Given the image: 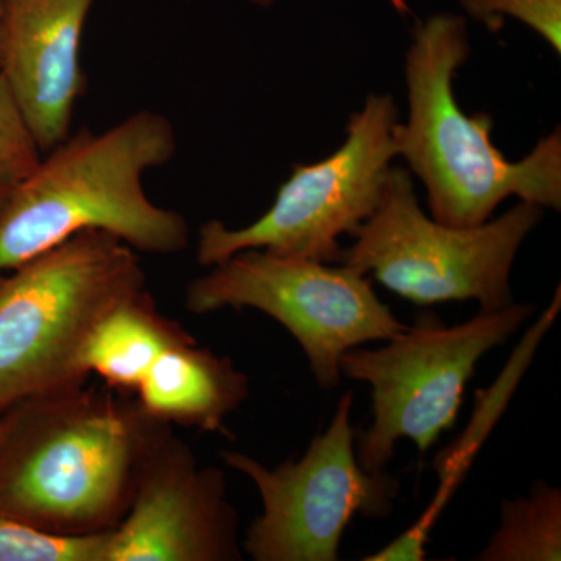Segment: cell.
Instances as JSON below:
<instances>
[{"mask_svg": "<svg viewBox=\"0 0 561 561\" xmlns=\"http://www.w3.org/2000/svg\"><path fill=\"white\" fill-rule=\"evenodd\" d=\"M14 405L0 426V515L54 534L114 529L161 421L83 382Z\"/></svg>", "mask_w": 561, "mask_h": 561, "instance_id": "cell-1", "label": "cell"}, {"mask_svg": "<svg viewBox=\"0 0 561 561\" xmlns=\"http://www.w3.org/2000/svg\"><path fill=\"white\" fill-rule=\"evenodd\" d=\"M470 55L467 21L453 13L420 22L405 51L409 116L394 125V144L426 190L432 219L478 227L511 197L560 213V128L522 161H508L491 139L493 117L470 116L457 102L454 80Z\"/></svg>", "mask_w": 561, "mask_h": 561, "instance_id": "cell-2", "label": "cell"}, {"mask_svg": "<svg viewBox=\"0 0 561 561\" xmlns=\"http://www.w3.org/2000/svg\"><path fill=\"white\" fill-rule=\"evenodd\" d=\"M175 153L172 122L151 110L102 133L69 135L0 210V276L84 231L108 232L142 253L186 249L187 221L144 187L146 173Z\"/></svg>", "mask_w": 561, "mask_h": 561, "instance_id": "cell-3", "label": "cell"}, {"mask_svg": "<svg viewBox=\"0 0 561 561\" xmlns=\"http://www.w3.org/2000/svg\"><path fill=\"white\" fill-rule=\"evenodd\" d=\"M142 290L136 251L103 231L72 236L0 276V412L84 382L92 330Z\"/></svg>", "mask_w": 561, "mask_h": 561, "instance_id": "cell-4", "label": "cell"}, {"mask_svg": "<svg viewBox=\"0 0 561 561\" xmlns=\"http://www.w3.org/2000/svg\"><path fill=\"white\" fill-rule=\"evenodd\" d=\"M545 208L519 201L478 227L443 225L424 214L411 172L391 169L378 210L354 232L337 264L376 279L419 306L474 300L482 312L512 306L511 275Z\"/></svg>", "mask_w": 561, "mask_h": 561, "instance_id": "cell-5", "label": "cell"}, {"mask_svg": "<svg viewBox=\"0 0 561 561\" xmlns=\"http://www.w3.org/2000/svg\"><path fill=\"white\" fill-rule=\"evenodd\" d=\"M535 309L513 302L457 327H445L435 313H421L381 348L345 351L339 360L342 375L371 387V426L354 431L360 467L383 471L401 438L415 443L421 457L430 451L442 432L456 424L478 362L507 342Z\"/></svg>", "mask_w": 561, "mask_h": 561, "instance_id": "cell-6", "label": "cell"}, {"mask_svg": "<svg viewBox=\"0 0 561 561\" xmlns=\"http://www.w3.org/2000/svg\"><path fill=\"white\" fill-rule=\"evenodd\" d=\"M390 94H370L351 114L345 142L313 164H294L275 202L242 228L209 220L198 231L197 261L220 264L243 250L337 264L343 234L353 236L381 205L398 157L393 128L400 121Z\"/></svg>", "mask_w": 561, "mask_h": 561, "instance_id": "cell-7", "label": "cell"}, {"mask_svg": "<svg viewBox=\"0 0 561 561\" xmlns=\"http://www.w3.org/2000/svg\"><path fill=\"white\" fill-rule=\"evenodd\" d=\"M194 313L251 308L267 313L300 343L317 386H341L345 351L387 342L408 330L379 300L367 275L342 264L243 250L192 280Z\"/></svg>", "mask_w": 561, "mask_h": 561, "instance_id": "cell-8", "label": "cell"}, {"mask_svg": "<svg viewBox=\"0 0 561 561\" xmlns=\"http://www.w3.org/2000/svg\"><path fill=\"white\" fill-rule=\"evenodd\" d=\"M353 391L339 400L328 430L300 460L267 468L243 453L221 459L256 485L264 512L247 531L245 552L256 561H335L354 515H391L400 483L386 471L360 467L351 427Z\"/></svg>", "mask_w": 561, "mask_h": 561, "instance_id": "cell-9", "label": "cell"}, {"mask_svg": "<svg viewBox=\"0 0 561 561\" xmlns=\"http://www.w3.org/2000/svg\"><path fill=\"white\" fill-rule=\"evenodd\" d=\"M224 472L198 468L186 446L160 435L128 512L110 530L105 561L242 560L238 515Z\"/></svg>", "mask_w": 561, "mask_h": 561, "instance_id": "cell-10", "label": "cell"}, {"mask_svg": "<svg viewBox=\"0 0 561 561\" xmlns=\"http://www.w3.org/2000/svg\"><path fill=\"white\" fill-rule=\"evenodd\" d=\"M95 0H5L0 79L41 150L69 136L84 90L81 39Z\"/></svg>", "mask_w": 561, "mask_h": 561, "instance_id": "cell-11", "label": "cell"}, {"mask_svg": "<svg viewBox=\"0 0 561 561\" xmlns=\"http://www.w3.org/2000/svg\"><path fill=\"white\" fill-rule=\"evenodd\" d=\"M136 391L153 420L224 432L225 419L249 397V379L231 359L197 348L192 339L164 351Z\"/></svg>", "mask_w": 561, "mask_h": 561, "instance_id": "cell-12", "label": "cell"}, {"mask_svg": "<svg viewBox=\"0 0 561 561\" xmlns=\"http://www.w3.org/2000/svg\"><path fill=\"white\" fill-rule=\"evenodd\" d=\"M192 341L179 324L154 311L146 290L111 309L92 330L81 365L114 389L136 390L164 351Z\"/></svg>", "mask_w": 561, "mask_h": 561, "instance_id": "cell-13", "label": "cell"}, {"mask_svg": "<svg viewBox=\"0 0 561 561\" xmlns=\"http://www.w3.org/2000/svg\"><path fill=\"white\" fill-rule=\"evenodd\" d=\"M479 561H560L561 491L537 481L530 496L504 501L501 526Z\"/></svg>", "mask_w": 561, "mask_h": 561, "instance_id": "cell-14", "label": "cell"}, {"mask_svg": "<svg viewBox=\"0 0 561 561\" xmlns=\"http://www.w3.org/2000/svg\"><path fill=\"white\" fill-rule=\"evenodd\" d=\"M108 537L54 534L0 515V561H105Z\"/></svg>", "mask_w": 561, "mask_h": 561, "instance_id": "cell-15", "label": "cell"}, {"mask_svg": "<svg viewBox=\"0 0 561 561\" xmlns=\"http://www.w3.org/2000/svg\"><path fill=\"white\" fill-rule=\"evenodd\" d=\"M44 151L0 79V210L39 164Z\"/></svg>", "mask_w": 561, "mask_h": 561, "instance_id": "cell-16", "label": "cell"}, {"mask_svg": "<svg viewBox=\"0 0 561 561\" xmlns=\"http://www.w3.org/2000/svg\"><path fill=\"white\" fill-rule=\"evenodd\" d=\"M472 20L490 32H500L504 18L523 22L540 35L557 55L561 54V0H459Z\"/></svg>", "mask_w": 561, "mask_h": 561, "instance_id": "cell-17", "label": "cell"}, {"mask_svg": "<svg viewBox=\"0 0 561 561\" xmlns=\"http://www.w3.org/2000/svg\"><path fill=\"white\" fill-rule=\"evenodd\" d=\"M253 5L261 7V9H268L275 3V0H250Z\"/></svg>", "mask_w": 561, "mask_h": 561, "instance_id": "cell-18", "label": "cell"}, {"mask_svg": "<svg viewBox=\"0 0 561 561\" xmlns=\"http://www.w3.org/2000/svg\"><path fill=\"white\" fill-rule=\"evenodd\" d=\"M391 3H393L394 9L400 11V13H404V11H408V3L404 2V0H390Z\"/></svg>", "mask_w": 561, "mask_h": 561, "instance_id": "cell-19", "label": "cell"}, {"mask_svg": "<svg viewBox=\"0 0 561 561\" xmlns=\"http://www.w3.org/2000/svg\"><path fill=\"white\" fill-rule=\"evenodd\" d=\"M3 2H5V0H0V38H2Z\"/></svg>", "mask_w": 561, "mask_h": 561, "instance_id": "cell-20", "label": "cell"}]
</instances>
